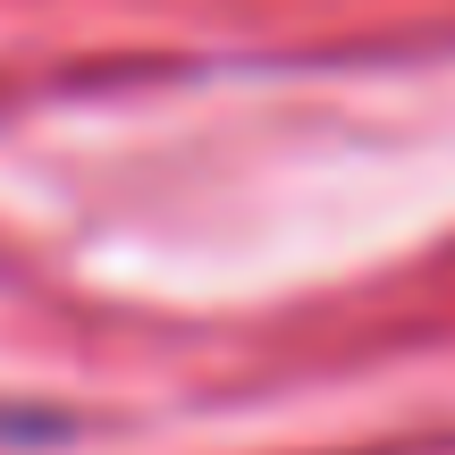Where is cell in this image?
Returning <instances> with one entry per match:
<instances>
[{
	"instance_id": "cell-1",
	"label": "cell",
	"mask_w": 455,
	"mask_h": 455,
	"mask_svg": "<svg viewBox=\"0 0 455 455\" xmlns=\"http://www.w3.org/2000/svg\"><path fill=\"white\" fill-rule=\"evenodd\" d=\"M68 439H76V413L9 405V396H0V455H43V447H68Z\"/></svg>"
}]
</instances>
